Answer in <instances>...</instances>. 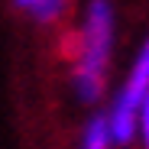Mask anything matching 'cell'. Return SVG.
<instances>
[{
    "label": "cell",
    "mask_w": 149,
    "mask_h": 149,
    "mask_svg": "<svg viewBox=\"0 0 149 149\" xmlns=\"http://www.w3.org/2000/svg\"><path fill=\"white\" fill-rule=\"evenodd\" d=\"M78 149H117V143L110 136V127H107V120H104L101 110L91 113L81 123V130H78Z\"/></svg>",
    "instance_id": "obj_4"
},
{
    "label": "cell",
    "mask_w": 149,
    "mask_h": 149,
    "mask_svg": "<svg viewBox=\"0 0 149 149\" xmlns=\"http://www.w3.org/2000/svg\"><path fill=\"white\" fill-rule=\"evenodd\" d=\"M74 0H13V7L19 13H26L33 23H39V26H55V23H62L68 16Z\"/></svg>",
    "instance_id": "obj_3"
},
{
    "label": "cell",
    "mask_w": 149,
    "mask_h": 149,
    "mask_svg": "<svg viewBox=\"0 0 149 149\" xmlns=\"http://www.w3.org/2000/svg\"><path fill=\"white\" fill-rule=\"evenodd\" d=\"M120 16L113 0H88L74 33L65 42L68 55V84L74 101L84 107H97L107 97L110 68L117 58Z\"/></svg>",
    "instance_id": "obj_1"
},
{
    "label": "cell",
    "mask_w": 149,
    "mask_h": 149,
    "mask_svg": "<svg viewBox=\"0 0 149 149\" xmlns=\"http://www.w3.org/2000/svg\"><path fill=\"white\" fill-rule=\"evenodd\" d=\"M117 149H146L149 146V42L143 39L133 62L123 71V81L110 94L107 110H101Z\"/></svg>",
    "instance_id": "obj_2"
}]
</instances>
